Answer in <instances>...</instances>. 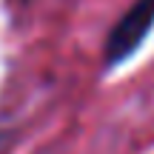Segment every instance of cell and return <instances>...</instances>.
I'll use <instances>...</instances> for the list:
<instances>
[{
  "label": "cell",
  "instance_id": "6da1fadb",
  "mask_svg": "<svg viewBox=\"0 0 154 154\" xmlns=\"http://www.w3.org/2000/svg\"><path fill=\"white\" fill-rule=\"evenodd\" d=\"M154 32V0H134L103 40V69H120Z\"/></svg>",
  "mask_w": 154,
  "mask_h": 154
}]
</instances>
